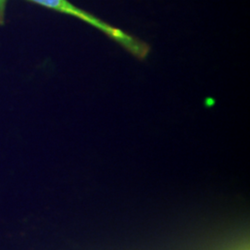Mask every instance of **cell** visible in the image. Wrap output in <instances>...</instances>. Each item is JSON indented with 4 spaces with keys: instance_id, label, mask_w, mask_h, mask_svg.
I'll return each mask as SVG.
<instances>
[{
    "instance_id": "2",
    "label": "cell",
    "mask_w": 250,
    "mask_h": 250,
    "mask_svg": "<svg viewBox=\"0 0 250 250\" xmlns=\"http://www.w3.org/2000/svg\"><path fill=\"white\" fill-rule=\"evenodd\" d=\"M6 3H7V0H0V22H2L4 20Z\"/></svg>"
},
{
    "instance_id": "1",
    "label": "cell",
    "mask_w": 250,
    "mask_h": 250,
    "mask_svg": "<svg viewBox=\"0 0 250 250\" xmlns=\"http://www.w3.org/2000/svg\"><path fill=\"white\" fill-rule=\"evenodd\" d=\"M32 3L52 9L66 15L79 19L103 33L109 39L121 45L128 53L139 61H144L150 53V45L138 37L133 36L122 29L114 27L97 16L80 9L68 0H27Z\"/></svg>"
}]
</instances>
